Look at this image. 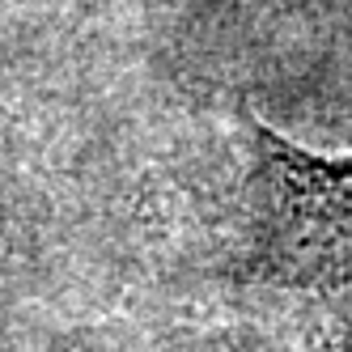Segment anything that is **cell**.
<instances>
[{"mask_svg": "<svg viewBox=\"0 0 352 352\" xmlns=\"http://www.w3.org/2000/svg\"><path fill=\"white\" fill-rule=\"evenodd\" d=\"M250 272L310 293L352 331V157H314L255 123Z\"/></svg>", "mask_w": 352, "mask_h": 352, "instance_id": "6da1fadb", "label": "cell"}]
</instances>
